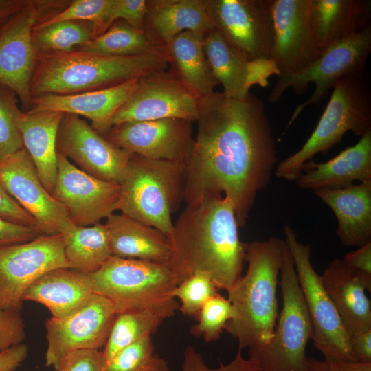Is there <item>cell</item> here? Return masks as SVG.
Here are the masks:
<instances>
[{"instance_id":"obj_12","label":"cell","mask_w":371,"mask_h":371,"mask_svg":"<svg viewBox=\"0 0 371 371\" xmlns=\"http://www.w3.org/2000/svg\"><path fill=\"white\" fill-rule=\"evenodd\" d=\"M58 268L72 269L61 234H42L0 248V308L21 312L26 289L45 273Z\"/></svg>"},{"instance_id":"obj_52","label":"cell","mask_w":371,"mask_h":371,"mask_svg":"<svg viewBox=\"0 0 371 371\" xmlns=\"http://www.w3.org/2000/svg\"><path fill=\"white\" fill-rule=\"evenodd\" d=\"M305 371H331L329 363L326 361H321L310 357L307 360Z\"/></svg>"},{"instance_id":"obj_40","label":"cell","mask_w":371,"mask_h":371,"mask_svg":"<svg viewBox=\"0 0 371 371\" xmlns=\"http://www.w3.org/2000/svg\"><path fill=\"white\" fill-rule=\"evenodd\" d=\"M210 278L203 273H195L183 280L175 288L172 296L181 301L179 308L187 317H196L205 302L219 293Z\"/></svg>"},{"instance_id":"obj_27","label":"cell","mask_w":371,"mask_h":371,"mask_svg":"<svg viewBox=\"0 0 371 371\" xmlns=\"http://www.w3.org/2000/svg\"><path fill=\"white\" fill-rule=\"evenodd\" d=\"M105 225L113 256L170 263L179 269L166 235L159 229L122 213L111 214Z\"/></svg>"},{"instance_id":"obj_8","label":"cell","mask_w":371,"mask_h":371,"mask_svg":"<svg viewBox=\"0 0 371 371\" xmlns=\"http://www.w3.org/2000/svg\"><path fill=\"white\" fill-rule=\"evenodd\" d=\"M279 282L282 308L271 341L249 352L261 371H305L306 347L313 328L293 258L286 245Z\"/></svg>"},{"instance_id":"obj_29","label":"cell","mask_w":371,"mask_h":371,"mask_svg":"<svg viewBox=\"0 0 371 371\" xmlns=\"http://www.w3.org/2000/svg\"><path fill=\"white\" fill-rule=\"evenodd\" d=\"M146 5L143 30L164 46L184 31L205 35L214 29L206 0H147Z\"/></svg>"},{"instance_id":"obj_47","label":"cell","mask_w":371,"mask_h":371,"mask_svg":"<svg viewBox=\"0 0 371 371\" xmlns=\"http://www.w3.org/2000/svg\"><path fill=\"white\" fill-rule=\"evenodd\" d=\"M341 259L350 267L371 276V242L346 254Z\"/></svg>"},{"instance_id":"obj_4","label":"cell","mask_w":371,"mask_h":371,"mask_svg":"<svg viewBox=\"0 0 371 371\" xmlns=\"http://www.w3.org/2000/svg\"><path fill=\"white\" fill-rule=\"evenodd\" d=\"M168 65L166 51L131 56H102L76 50L37 54L30 95L33 98L103 89L166 70Z\"/></svg>"},{"instance_id":"obj_49","label":"cell","mask_w":371,"mask_h":371,"mask_svg":"<svg viewBox=\"0 0 371 371\" xmlns=\"http://www.w3.org/2000/svg\"><path fill=\"white\" fill-rule=\"evenodd\" d=\"M350 344L357 362L371 363V330L350 337Z\"/></svg>"},{"instance_id":"obj_48","label":"cell","mask_w":371,"mask_h":371,"mask_svg":"<svg viewBox=\"0 0 371 371\" xmlns=\"http://www.w3.org/2000/svg\"><path fill=\"white\" fill-rule=\"evenodd\" d=\"M28 347L25 343L0 350V371H14L27 359Z\"/></svg>"},{"instance_id":"obj_9","label":"cell","mask_w":371,"mask_h":371,"mask_svg":"<svg viewBox=\"0 0 371 371\" xmlns=\"http://www.w3.org/2000/svg\"><path fill=\"white\" fill-rule=\"evenodd\" d=\"M371 53V25L333 45L321 54L307 68L293 75L278 77L269 95V101L276 103L285 91L291 88L295 93H303L310 83L315 90L303 103L296 106L285 131L308 105L319 104L329 91L341 78L364 74Z\"/></svg>"},{"instance_id":"obj_50","label":"cell","mask_w":371,"mask_h":371,"mask_svg":"<svg viewBox=\"0 0 371 371\" xmlns=\"http://www.w3.org/2000/svg\"><path fill=\"white\" fill-rule=\"evenodd\" d=\"M25 3L26 0H0V27L20 12Z\"/></svg>"},{"instance_id":"obj_17","label":"cell","mask_w":371,"mask_h":371,"mask_svg":"<svg viewBox=\"0 0 371 371\" xmlns=\"http://www.w3.org/2000/svg\"><path fill=\"white\" fill-rule=\"evenodd\" d=\"M56 149L86 173L119 185L133 155L108 141L85 120L72 113H64L61 120Z\"/></svg>"},{"instance_id":"obj_51","label":"cell","mask_w":371,"mask_h":371,"mask_svg":"<svg viewBox=\"0 0 371 371\" xmlns=\"http://www.w3.org/2000/svg\"><path fill=\"white\" fill-rule=\"evenodd\" d=\"M328 363L331 371H371V363L337 361Z\"/></svg>"},{"instance_id":"obj_16","label":"cell","mask_w":371,"mask_h":371,"mask_svg":"<svg viewBox=\"0 0 371 371\" xmlns=\"http://www.w3.org/2000/svg\"><path fill=\"white\" fill-rule=\"evenodd\" d=\"M0 181L7 192L32 217L41 234H62L75 226L66 208L41 183L24 148L0 162Z\"/></svg>"},{"instance_id":"obj_28","label":"cell","mask_w":371,"mask_h":371,"mask_svg":"<svg viewBox=\"0 0 371 371\" xmlns=\"http://www.w3.org/2000/svg\"><path fill=\"white\" fill-rule=\"evenodd\" d=\"M94 294L89 273L71 268L51 270L33 282L25 291L23 302L44 305L53 317L74 312Z\"/></svg>"},{"instance_id":"obj_3","label":"cell","mask_w":371,"mask_h":371,"mask_svg":"<svg viewBox=\"0 0 371 371\" xmlns=\"http://www.w3.org/2000/svg\"><path fill=\"white\" fill-rule=\"evenodd\" d=\"M286 248L278 237L247 243L246 273L228 293L234 317L225 330L237 339L239 349L249 352L262 348L273 339L278 317L277 285Z\"/></svg>"},{"instance_id":"obj_6","label":"cell","mask_w":371,"mask_h":371,"mask_svg":"<svg viewBox=\"0 0 371 371\" xmlns=\"http://www.w3.org/2000/svg\"><path fill=\"white\" fill-rule=\"evenodd\" d=\"M351 131L362 137L371 131V92L364 74L340 79L315 128L301 148L276 165L275 175L295 181L304 165L318 153H326Z\"/></svg>"},{"instance_id":"obj_7","label":"cell","mask_w":371,"mask_h":371,"mask_svg":"<svg viewBox=\"0 0 371 371\" xmlns=\"http://www.w3.org/2000/svg\"><path fill=\"white\" fill-rule=\"evenodd\" d=\"M185 180L184 163L133 154L120 183L118 210L167 235L172 214L183 200Z\"/></svg>"},{"instance_id":"obj_26","label":"cell","mask_w":371,"mask_h":371,"mask_svg":"<svg viewBox=\"0 0 371 371\" xmlns=\"http://www.w3.org/2000/svg\"><path fill=\"white\" fill-rule=\"evenodd\" d=\"M63 115L60 111L29 110L22 111L17 120L23 147L51 194L58 176L56 139Z\"/></svg>"},{"instance_id":"obj_53","label":"cell","mask_w":371,"mask_h":371,"mask_svg":"<svg viewBox=\"0 0 371 371\" xmlns=\"http://www.w3.org/2000/svg\"><path fill=\"white\" fill-rule=\"evenodd\" d=\"M1 28H2V27H0V31H1Z\"/></svg>"},{"instance_id":"obj_38","label":"cell","mask_w":371,"mask_h":371,"mask_svg":"<svg viewBox=\"0 0 371 371\" xmlns=\"http://www.w3.org/2000/svg\"><path fill=\"white\" fill-rule=\"evenodd\" d=\"M15 96L11 89L0 84V162L24 148L17 125L22 111Z\"/></svg>"},{"instance_id":"obj_22","label":"cell","mask_w":371,"mask_h":371,"mask_svg":"<svg viewBox=\"0 0 371 371\" xmlns=\"http://www.w3.org/2000/svg\"><path fill=\"white\" fill-rule=\"evenodd\" d=\"M370 1L311 0L309 38L315 60L333 45L368 24Z\"/></svg>"},{"instance_id":"obj_37","label":"cell","mask_w":371,"mask_h":371,"mask_svg":"<svg viewBox=\"0 0 371 371\" xmlns=\"http://www.w3.org/2000/svg\"><path fill=\"white\" fill-rule=\"evenodd\" d=\"M233 317L230 302L218 293L205 302L197 316L198 323L191 327L190 333L196 337H203L205 342L217 341Z\"/></svg>"},{"instance_id":"obj_20","label":"cell","mask_w":371,"mask_h":371,"mask_svg":"<svg viewBox=\"0 0 371 371\" xmlns=\"http://www.w3.org/2000/svg\"><path fill=\"white\" fill-rule=\"evenodd\" d=\"M311 0H271V60L278 77L295 74L314 60L308 27Z\"/></svg>"},{"instance_id":"obj_13","label":"cell","mask_w":371,"mask_h":371,"mask_svg":"<svg viewBox=\"0 0 371 371\" xmlns=\"http://www.w3.org/2000/svg\"><path fill=\"white\" fill-rule=\"evenodd\" d=\"M116 313L105 297L94 293L82 306L62 317L45 321V365L58 371L71 352L104 346Z\"/></svg>"},{"instance_id":"obj_1","label":"cell","mask_w":371,"mask_h":371,"mask_svg":"<svg viewBox=\"0 0 371 371\" xmlns=\"http://www.w3.org/2000/svg\"><path fill=\"white\" fill-rule=\"evenodd\" d=\"M198 132L185 161L183 200L224 196L238 227L246 224L258 193L277 164V148L263 102L214 92L199 100Z\"/></svg>"},{"instance_id":"obj_23","label":"cell","mask_w":371,"mask_h":371,"mask_svg":"<svg viewBox=\"0 0 371 371\" xmlns=\"http://www.w3.org/2000/svg\"><path fill=\"white\" fill-rule=\"evenodd\" d=\"M138 78L100 90L37 96L32 98L30 110L55 111L85 117L91 121L92 127L104 136L112 127L114 114L133 92Z\"/></svg>"},{"instance_id":"obj_41","label":"cell","mask_w":371,"mask_h":371,"mask_svg":"<svg viewBox=\"0 0 371 371\" xmlns=\"http://www.w3.org/2000/svg\"><path fill=\"white\" fill-rule=\"evenodd\" d=\"M182 371H261L257 362L251 358L245 359L239 349L235 357L227 364H221L217 368H208L200 352L188 346L183 352Z\"/></svg>"},{"instance_id":"obj_19","label":"cell","mask_w":371,"mask_h":371,"mask_svg":"<svg viewBox=\"0 0 371 371\" xmlns=\"http://www.w3.org/2000/svg\"><path fill=\"white\" fill-rule=\"evenodd\" d=\"M191 123L178 118L127 122L112 126L104 137L145 158L185 164L194 142Z\"/></svg>"},{"instance_id":"obj_15","label":"cell","mask_w":371,"mask_h":371,"mask_svg":"<svg viewBox=\"0 0 371 371\" xmlns=\"http://www.w3.org/2000/svg\"><path fill=\"white\" fill-rule=\"evenodd\" d=\"M199 102L170 71L150 72L139 77L133 92L114 114L111 124L166 118L196 121Z\"/></svg>"},{"instance_id":"obj_31","label":"cell","mask_w":371,"mask_h":371,"mask_svg":"<svg viewBox=\"0 0 371 371\" xmlns=\"http://www.w3.org/2000/svg\"><path fill=\"white\" fill-rule=\"evenodd\" d=\"M203 48L211 71L227 97L241 100L249 93L247 86L248 60L216 30L205 34Z\"/></svg>"},{"instance_id":"obj_44","label":"cell","mask_w":371,"mask_h":371,"mask_svg":"<svg viewBox=\"0 0 371 371\" xmlns=\"http://www.w3.org/2000/svg\"><path fill=\"white\" fill-rule=\"evenodd\" d=\"M58 371H106V361L100 350H81L69 354Z\"/></svg>"},{"instance_id":"obj_2","label":"cell","mask_w":371,"mask_h":371,"mask_svg":"<svg viewBox=\"0 0 371 371\" xmlns=\"http://www.w3.org/2000/svg\"><path fill=\"white\" fill-rule=\"evenodd\" d=\"M234 206L224 196L187 203L167 234L173 259L185 277L203 273L228 292L242 276L247 243L240 241Z\"/></svg>"},{"instance_id":"obj_43","label":"cell","mask_w":371,"mask_h":371,"mask_svg":"<svg viewBox=\"0 0 371 371\" xmlns=\"http://www.w3.org/2000/svg\"><path fill=\"white\" fill-rule=\"evenodd\" d=\"M25 337L21 312L0 308V350L23 343Z\"/></svg>"},{"instance_id":"obj_25","label":"cell","mask_w":371,"mask_h":371,"mask_svg":"<svg viewBox=\"0 0 371 371\" xmlns=\"http://www.w3.org/2000/svg\"><path fill=\"white\" fill-rule=\"evenodd\" d=\"M357 180H371V131L327 161L307 162L295 181L300 188L315 190L341 188Z\"/></svg>"},{"instance_id":"obj_34","label":"cell","mask_w":371,"mask_h":371,"mask_svg":"<svg viewBox=\"0 0 371 371\" xmlns=\"http://www.w3.org/2000/svg\"><path fill=\"white\" fill-rule=\"evenodd\" d=\"M172 308L145 309L117 314L102 350L106 363L130 344L155 333Z\"/></svg>"},{"instance_id":"obj_11","label":"cell","mask_w":371,"mask_h":371,"mask_svg":"<svg viewBox=\"0 0 371 371\" xmlns=\"http://www.w3.org/2000/svg\"><path fill=\"white\" fill-rule=\"evenodd\" d=\"M68 0H26L22 10L0 31V84L19 97L22 107L32 104L30 83L36 54L34 27L65 8Z\"/></svg>"},{"instance_id":"obj_14","label":"cell","mask_w":371,"mask_h":371,"mask_svg":"<svg viewBox=\"0 0 371 371\" xmlns=\"http://www.w3.org/2000/svg\"><path fill=\"white\" fill-rule=\"evenodd\" d=\"M214 28L247 60H271V0H206Z\"/></svg>"},{"instance_id":"obj_39","label":"cell","mask_w":371,"mask_h":371,"mask_svg":"<svg viewBox=\"0 0 371 371\" xmlns=\"http://www.w3.org/2000/svg\"><path fill=\"white\" fill-rule=\"evenodd\" d=\"M113 0H73L60 12L35 25L34 30L64 21H86L94 27V37L103 32V25Z\"/></svg>"},{"instance_id":"obj_42","label":"cell","mask_w":371,"mask_h":371,"mask_svg":"<svg viewBox=\"0 0 371 371\" xmlns=\"http://www.w3.org/2000/svg\"><path fill=\"white\" fill-rule=\"evenodd\" d=\"M146 0H113L103 25L104 33L115 21L123 20L136 30H143Z\"/></svg>"},{"instance_id":"obj_33","label":"cell","mask_w":371,"mask_h":371,"mask_svg":"<svg viewBox=\"0 0 371 371\" xmlns=\"http://www.w3.org/2000/svg\"><path fill=\"white\" fill-rule=\"evenodd\" d=\"M74 50L102 56H131L166 51V46L143 30H136L123 20L115 21L104 33Z\"/></svg>"},{"instance_id":"obj_30","label":"cell","mask_w":371,"mask_h":371,"mask_svg":"<svg viewBox=\"0 0 371 371\" xmlns=\"http://www.w3.org/2000/svg\"><path fill=\"white\" fill-rule=\"evenodd\" d=\"M204 36L184 31L166 46L170 71L199 100L212 94L219 84L205 54Z\"/></svg>"},{"instance_id":"obj_18","label":"cell","mask_w":371,"mask_h":371,"mask_svg":"<svg viewBox=\"0 0 371 371\" xmlns=\"http://www.w3.org/2000/svg\"><path fill=\"white\" fill-rule=\"evenodd\" d=\"M57 164V180L52 196L66 208L75 225H93L118 210L120 185L86 173L58 151Z\"/></svg>"},{"instance_id":"obj_21","label":"cell","mask_w":371,"mask_h":371,"mask_svg":"<svg viewBox=\"0 0 371 371\" xmlns=\"http://www.w3.org/2000/svg\"><path fill=\"white\" fill-rule=\"evenodd\" d=\"M322 284L350 337L371 330V276L335 258L321 275Z\"/></svg>"},{"instance_id":"obj_24","label":"cell","mask_w":371,"mask_h":371,"mask_svg":"<svg viewBox=\"0 0 371 371\" xmlns=\"http://www.w3.org/2000/svg\"><path fill=\"white\" fill-rule=\"evenodd\" d=\"M314 194L333 212L337 234L346 246L371 242V180L341 188H323Z\"/></svg>"},{"instance_id":"obj_10","label":"cell","mask_w":371,"mask_h":371,"mask_svg":"<svg viewBox=\"0 0 371 371\" xmlns=\"http://www.w3.org/2000/svg\"><path fill=\"white\" fill-rule=\"evenodd\" d=\"M284 234L311 321L314 346L328 363L357 362L350 347V337L322 284L321 276L311 264L310 245L300 243L287 224Z\"/></svg>"},{"instance_id":"obj_36","label":"cell","mask_w":371,"mask_h":371,"mask_svg":"<svg viewBox=\"0 0 371 371\" xmlns=\"http://www.w3.org/2000/svg\"><path fill=\"white\" fill-rule=\"evenodd\" d=\"M106 371H172L168 363L155 353L151 336L126 346L106 363Z\"/></svg>"},{"instance_id":"obj_32","label":"cell","mask_w":371,"mask_h":371,"mask_svg":"<svg viewBox=\"0 0 371 371\" xmlns=\"http://www.w3.org/2000/svg\"><path fill=\"white\" fill-rule=\"evenodd\" d=\"M62 235L65 254L72 269L91 274L112 256L105 224L75 225Z\"/></svg>"},{"instance_id":"obj_5","label":"cell","mask_w":371,"mask_h":371,"mask_svg":"<svg viewBox=\"0 0 371 371\" xmlns=\"http://www.w3.org/2000/svg\"><path fill=\"white\" fill-rule=\"evenodd\" d=\"M94 293L107 298L116 315L145 309L172 308V296L186 278L173 264L111 256L90 274Z\"/></svg>"},{"instance_id":"obj_45","label":"cell","mask_w":371,"mask_h":371,"mask_svg":"<svg viewBox=\"0 0 371 371\" xmlns=\"http://www.w3.org/2000/svg\"><path fill=\"white\" fill-rule=\"evenodd\" d=\"M41 235L34 226L20 225L0 218V248L28 242Z\"/></svg>"},{"instance_id":"obj_35","label":"cell","mask_w":371,"mask_h":371,"mask_svg":"<svg viewBox=\"0 0 371 371\" xmlns=\"http://www.w3.org/2000/svg\"><path fill=\"white\" fill-rule=\"evenodd\" d=\"M94 36V27L86 21H64L33 30L35 54L70 52Z\"/></svg>"},{"instance_id":"obj_46","label":"cell","mask_w":371,"mask_h":371,"mask_svg":"<svg viewBox=\"0 0 371 371\" xmlns=\"http://www.w3.org/2000/svg\"><path fill=\"white\" fill-rule=\"evenodd\" d=\"M0 218L12 223L35 227L32 217L7 192L1 181Z\"/></svg>"}]
</instances>
